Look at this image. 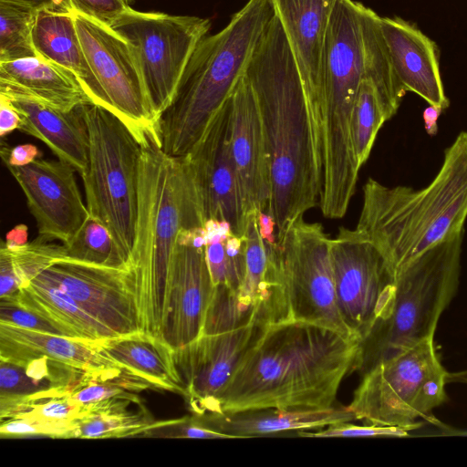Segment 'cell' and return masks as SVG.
<instances>
[{
    "label": "cell",
    "instance_id": "obj_1",
    "mask_svg": "<svg viewBox=\"0 0 467 467\" xmlns=\"http://www.w3.org/2000/svg\"><path fill=\"white\" fill-rule=\"evenodd\" d=\"M259 109L271 162L269 213L277 242L289 224L319 206L321 147L299 71L275 14L246 67Z\"/></svg>",
    "mask_w": 467,
    "mask_h": 467
},
{
    "label": "cell",
    "instance_id": "obj_2",
    "mask_svg": "<svg viewBox=\"0 0 467 467\" xmlns=\"http://www.w3.org/2000/svg\"><path fill=\"white\" fill-rule=\"evenodd\" d=\"M358 349L359 341L318 325L267 326L223 393L219 412L329 409Z\"/></svg>",
    "mask_w": 467,
    "mask_h": 467
},
{
    "label": "cell",
    "instance_id": "obj_3",
    "mask_svg": "<svg viewBox=\"0 0 467 467\" xmlns=\"http://www.w3.org/2000/svg\"><path fill=\"white\" fill-rule=\"evenodd\" d=\"M206 221L188 159L168 155L161 140L147 134L130 260L143 332L161 337L166 285L178 235L184 229L203 227Z\"/></svg>",
    "mask_w": 467,
    "mask_h": 467
},
{
    "label": "cell",
    "instance_id": "obj_4",
    "mask_svg": "<svg viewBox=\"0 0 467 467\" xmlns=\"http://www.w3.org/2000/svg\"><path fill=\"white\" fill-rule=\"evenodd\" d=\"M467 219V131L445 150L441 166L424 188L386 186L369 178L357 229L396 271L463 230Z\"/></svg>",
    "mask_w": 467,
    "mask_h": 467
},
{
    "label": "cell",
    "instance_id": "obj_5",
    "mask_svg": "<svg viewBox=\"0 0 467 467\" xmlns=\"http://www.w3.org/2000/svg\"><path fill=\"white\" fill-rule=\"evenodd\" d=\"M274 15L271 0H248L223 29L200 41L172 103L160 119L164 152L183 157L200 141L244 76Z\"/></svg>",
    "mask_w": 467,
    "mask_h": 467
},
{
    "label": "cell",
    "instance_id": "obj_6",
    "mask_svg": "<svg viewBox=\"0 0 467 467\" xmlns=\"http://www.w3.org/2000/svg\"><path fill=\"white\" fill-rule=\"evenodd\" d=\"M364 76L358 2L337 0L323 49L321 105L322 182L319 208L342 218L355 194L360 168L351 135L354 107Z\"/></svg>",
    "mask_w": 467,
    "mask_h": 467
},
{
    "label": "cell",
    "instance_id": "obj_7",
    "mask_svg": "<svg viewBox=\"0 0 467 467\" xmlns=\"http://www.w3.org/2000/svg\"><path fill=\"white\" fill-rule=\"evenodd\" d=\"M463 233L396 271L389 309L359 342L355 371L362 376L379 362L433 337L441 315L458 290Z\"/></svg>",
    "mask_w": 467,
    "mask_h": 467
},
{
    "label": "cell",
    "instance_id": "obj_8",
    "mask_svg": "<svg viewBox=\"0 0 467 467\" xmlns=\"http://www.w3.org/2000/svg\"><path fill=\"white\" fill-rule=\"evenodd\" d=\"M82 109L88 132V163L81 174L87 207L109 230L130 264L142 143L112 111L95 104Z\"/></svg>",
    "mask_w": 467,
    "mask_h": 467
},
{
    "label": "cell",
    "instance_id": "obj_9",
    "mask_svg": "<svg viewBox=\"0 0 467 467\" xmlns=\"http://www.w3.org/2000/svg\"><path fill=\"white\" fill-rule=\"evenodd\" d=\"M447 372L433 337L427 338L362 375L348 408L357 420L408 431L424 420L437 424L432 411L448 400Z\"/></svg>",
    "mask_w": 467,
    "mask_h": 467
},
{
    "label": "cell",
    "instance_id": "obj_10",
    "mask_svg": "<svg viewBox=\"0 0 467 467\" xmlns=\"http://www.w3.org/2000/svg\"><path fill=\"white\" fill-rule=\"evenodd\" d=\"M211 26L209 18L131 7L110 26L135 49L148 101L159 123L177 94L191 57Z\"/></svg>",
    "mask_w": 467,
    "mask_h": 467
},
{
    "label": "cell",
    "instance_id": "obj_11",
    "mask_svg": "<svg viewBox=\"0 0 467 467\" xmlns=\"http://www.w3.org/2000/svg\"><path fill=\"white\" fill-rule=\"evenodd\" d=\"M258 211L250 213L243 235L245 240V275L237 290L214 285L202 332L216 334L251 323L264 327L291 321L278 244L265 242L257 223Z\"/></svg>",
    "mask_w": 467,
    "mask_h": 467
},
{
    "label": "cell",
    "instance_id": "obj_12",
    "mask_svg": "<svg viewBox=\"0 0 467 467\" xmlns=\"http://www.w3.org/2000/svg\"><path fill=\"white\" fill-rule=\"evenodd\" d=\"M330 240L320 223H308L301 215L277 242L292 319L358 340L338 311Z\"/></svg>",
    "mask_w": 467,
    "mask_h": 467
},
{
    "label": "cell",
    "instance_id": "obj_13",
    "mask_svg": "<svg viewBox=\"0 0 467 467\" xmlns=\"http://www.w3.org/2000/svg\"><path fill=\"white\" fill-rule=\"evenodd\" d=\"M340 316L360 342L389 311L395 275L378 248L358 229L340 227L330 240Z\"/></svg>",
    "mask_w": 467,
    "mask_h": 467
},
{
    "label": "cell",
    "instance_id": "obj_14",
    "mask_svg": "<svg viewBox=\"0 0 467 467\" xmlns=\"http://www.w3.org/2000/svg\"><path fill=\"white\" fill-rule=\"evenodd\" d=\"M87 60L118 115L141 143L146 135L160 138L133 46L110 26L72 11Z\"/></svg>",
    "mask_w": 467,
    "mask_h": 467
},
{
    "label": "cell",
    "instance_id": "obj_15",
    "mask_svg": "<svg viewBox=\"0 0 467 467\" xmlns=\"http://www.w3.org/2000/svg\"><path fill=\"white\" fill-rule=\"evenodd\" d=\"M265 328L251 323L221 333L202 334L191 343L174 349L182 396L192 414L220 411L223 393Z\"/></svg>",
    "mask_w": 467,
    "mask_h": 467
},
{
    "label": "cell",
    "instance_id": "obj_16",
    "mask_svg": "<svg viewBox=\"0 0 467 467\" xmlns=\"http://www.w3.org/2000/svg\"><path fill=\"white\" fill-rule=\"evenodd\" d=\"M38 275L69 295L116 336L142 331L131 266L111 267L65 257Z\"/></svg>",
    "mask_w": 467,
    "mask_h": 467
},
{
    "label": "cell",
    "instance_id": "obj_17",
    "mask_svg": "<svg viewBox=\"0 0 467 467\" xmlns=\"http://www.w3.org/2000/svg\"><path fill=\"white\" fill-rule=\"evenodd\" d=\"M194 229L180 232L167 279L161 337L174 349L202 335L214 290L205 246L194 243Z\"/></svg>",
    "mask_w": 467,
    "mask_h": 467
},
{
    "label": "cell",
    "instance_id": "obj_18",
    "mask_svg": "<svg viewBox=\"0 0 467 467\" xmlns=\"http://www.w3.org/2000/svg\"><path fill=\"white\" fill-rule=\"evenodd\" d=\"M7 169L26 196L38 236L68 242L89 216L76 180L77 171L60 160L42 158Z\"/></svg>",
    "mask_w": 467,
    "mask_h": 467
},
{
    "label": "cell",
    "instance_id": "obj_19",
    "mask_svg": "<svg viewBox=\"0 0 467 467\" xmlns=\"http://www.w3.org/2000/svg\"><path fill=\"white\" fill-rule=\"evenodd\" d=\"M231 106L228 98L206 132L185 157L188 159L206 219L227 221L243 235L237 179L231 151Z\"/></svg>",
    "mask_w": 467,
    "mask_h": 467
},
{
    "label": "cell",
    "instance_id": "obj_20",
    "mask_svg": "<svg viewBox=\"0 0 467 467\" xmlns=\"http://www.w3.org/2000/svg\"><path fill=\"white\" fill-rule=\"evenodd\" d=\"M229 99L231 151L245 223L250 213L268 211L272 192L271 162L259 109L244 74Z\"/></svg>",
    "mask_w": 467,
    "mask_h": 467
},
{
    "label": "cell",
    "instance_id": "obj_21",
    "mask_svg": "<svg viewBox=\"0 0 467 467\" xmlns=\"http://www.w3.org/2000/svg\"><path fill=\"white\" fill-rule=\"evenodd\" d=\"M337 0H271L296 60L321 145L322 60Z\"/></svg>",
    "mask_w": 467,
    "mask_h": 467
},
{
    "label": "cell",
    "instance_id": "obj_22",
    "mask_svg": "<svg viewBox=\"0 0 467 467\" xmlns=\"http://www.w3.org/2000/svg\"><path fill=\"white\" fill-rule=\"evenodd\" d=\"M41 358L80 370L94 380L111 379L122 373L113 360L96 348L94 341L0 322V360L23 367Z\"/></svg>",
    "mask_w": 467,
    "mask_h": 467
},
{
    "label": "cell",
    "instance_id": "obj_23",
    "mask_svg": "<svg viewBox=\"0 0 467 467\" xmlns=\"http://www.w3.org/2000/svg\"><path fill=\"white\" fill-rule=\"evenodd\" d=\"M381 32L395 74L406 91L429 105H450L440 73L436 44L417 26L398 17H380Z\"/></svg>",
    "mask_w": 467,
    "mask_h": 467
},
{
    "label": "cell",
    "instance_id": "obj_24",
    "mask_svg": "<svg viewBox=\"0 0 467 467\" xmlns=\"http://www.w3.org/2000/svg\"><path fill=\"white\" fill-rule=\"evenodd\" d=\"M0 95L64 111L93 104L70 71L40 56L0 62Z\"/></svg>",
    "mask_w": 467,
    "mask_h": 467
},
{
    "label": "cell",
    "instance_id": "obj_25",
    "mask_svg": "<svg viewBox=\"0 0 467 467\" xmlns=\"http://www.w3.org/2000/svg\"><path fill=\"white\" fill-rule=\"evenodd\" d=\"M196 416L204 427L231 438L268 436L284 431L320 429L357 420L348 406H333L323 410L262 408L208 412Z\"/></svg>",
    "mask_w": 467,
    "mask_h": 467
},
{
    "label": "cell",
    "instance_id": "obj_26",
    "mask_svg": "<svg viewBox=\"0 0 467 467\" xmlns=\"http://www.w3.org/2000/svg\"><path fill=\"white\" fill-rule=\"evenodd\" d=\"M33 43L38 56L63 67L77 78L93 104L115 113L81 47L72 12L44 4L36 16Z\"/></svg>",
    "mask_w": 467,
    "mask_h": 467
},
{
    "label": "cell",
    "instance_id": "obj_27",
    "mask_svg": "<svg viewBox=\"0 0 467 467\" xmlns=\"http://www.w3.org/2000/svg\"><path fill=\"white\" fill-rule=\"evenodd\" d=\"M94 345L122 371L148 383L151 389L182 395L174 348L163 338L139 331L94 341Z\"/></svg>",
    "mask_w": 467,
    "mask_h": 467
},
{
    "label": "cell",
    "instance_id": "obj_28",
    "mask_svg": "<svg viewBox=\"0 0 467 467\" xmlns=\"http://www.w3.org/2000/svg\"><path fill=\"white\" fill-rule=\"evenodd\" d=\"M11 102L20 116L18 130L43 141L58 160L71 165L80 175L85 171L88 132L83 105L64 111L25 99Z\"/></svg>",
    "mask_w": 467,
    "mask_h": 467
},
{
    "label": "cell",
    "instance_id": "obj_29",
    "mask_svg": "<svg viewBox=\"0 0 467 467\" xmlns=\"http://www.w3.org/2000/svg\"><path fill=\"white\" fill-rule=\"evenodd\" d=\"M12 296L21 306L48 321L62 336L86 341L116 337L69 295L40 275Z\"/></svg>",
    "mask_w": 467,
    "mask_h": 467
},
{
    "label": "cell",
    "instance_id": "obj_30",
    "mask_svg": "<svg viewBox=\"0 0 467 467\" xmlns=\"http://www.w3.org/2000/svg\"><path fill=\"white\" fill-rule=\"evenodd\" d=\"M134 402L141 403L139 397H116L84 405L74 420V438L140 437L156 420L144 406L137 410H130V404Z\"/></svg>",
    "mask_w": 467,
    "mask_h": 467
},
{
    "label": "cell",
    "instance_id": "obj_31",
    "mask_svg": "<svg viewBox=\"0 0 467 467\" xmlns=\"http://www.w3.org/2000/svg\"><path fill=\"white\" fill-rule=\"evenodd\" d=\"M364 52L363 79L369 80L377 91L387 120L396 113L406 93L393 69L384 40L380 16L358 2Z\"/></svg>",
    "mask_w": 467,
    "mask_h": 467
},
{
    "label": "cell",
    "instance_id": "obj_32",
    "mask_svg": "<svg viewBox=\"0 0 467 467\" xmlns=\"http://www.w3.org/2000/svg\"><path fill=\"white\" fill-rule=\"evenodd\" d=\"M67 257L64 244L40 236L26 244L0 249V297L16 294L56 261Z\"/></svg>",
    "mask_w": 467,
    "mask_h": 467
},
{
    "label": "cell",
    "instance_id": "obj_33",
    "mask_svg": "<svg viewBox=\"0 0 467 467\" xmlns=\"http://www.w3.org/2000/svg\"><path fill=\"white\" fill-rule=\"evenodd\" d=\"M42 5L30 0H0V62L38 56L33 30Z\"/></svg>",
    "mask_w": 467,
    "mask_h": 467
},
{
    "label": "cell",
    "instance_id": "obj_34",
    "mask_svg": "<svg viewBox=\"0 0 467 467\" xmlns=\"http://www.w3.org/2000/svg\"><path fill=\"white\" fill-rule=\"evenodd\" d=\"M63 244L71 259L111 267L130 266L109 230L90 215Z\"/></svg>",
    "mask_w": 467,
    "mask_h": 467
},
{
    "label": "cell",
    "instance_id": "obj_35",
    "mask_svg": "<svg viewBox=\"0 0 467 467\" xmlns=\"http://www.w3.org/2000/svg\"><path fill=\"white\" fill-rule=\"evenodd\" d=\"M387 119L377 91L368 79H362L353 111L351 135L359 168L367 161L381 126Z\"/></svg>",
    "mask_w": 467,
    "mask_h": 467
},
{
    "label": "cell",
    "instance_id": "obj_36",
    "mask_svg": "<svg viewBox=\"0 0 467 467\" xmlns=\"http://www.w3.org/2000/svg\"><path fill=\"white\" fill-rule=\"evenodd\" d=\"M74 420L56 422L30 418H10L1 420L0 437L70 439L74 438Z\"/></svg>",
    "mask_w": 467,
    "mask_h": 467
},
{
    "label": "cell",
    "instance_id": "obj_37",
    "mask_svg": "<svg viewBox=\"0 0 467 467\" xmlns=\"http://www.w3.org/2000/svg\"><path fill=\"white\" fill-rule=\"evenodd\" d=\"M140 437L182 438V439H231L226 434L204 427L197 416H185L179 419L161 420L145 431Z\"/></svg>",
    "mask_w": 467,
    "mask_h": 467
},
{
    "label": "cell",
    "instance_id": "obj_38",
    "mask_svg": "<svg viewBox=\"0 0 467 467\" xmlns=\"http://www.w3.org/2000/svg\"><path fill=\"white\" fill-rule=\"evenodd\" d=\"M299 437H407L409 431L394 426L379 425H355L348 422H341L320 428L318 431H309L303 430L296 431Z\"/></svg>",
    "mask_w": 467,
    "mask_h": 467
},
{
    "label": "cell",
    "instance_id": "obj_39",
    "mask_svg": "<svg viewBox=\"0 0 467 467\" xmlns=\"http://www.w3.org/2000/svg\"><path fill=\"white\" fill-rule=\"evenodd\" d=\"M0 322L62 336L48 321L21 306L13 296L0 297Z\"/></svg>",
    "mask_w": 467,
    "mask_h": 467
},
{
    "label": "cell",
    "instance_id": "obj_40",
    "mask_svg": "<svg viewBox=\"0 0 467 467\" xmlns=\"http://www.w3.org/2000/svg\"><path fill=\"white\" fill-rule=\"evenodd\" d=\"M73 10L111 26L130 8L125 0H70Z\"/></svg>",
    "mask_w": 467,
    "mask_h": 467
},
{
    "label": "cell",
    "instance_id": "obj_41",
    "mask_svg": "<svg viewBox=\"0 0 467 467\" xmlns=\"http://www.w3.org/2000/svg\"><path fill=\"white\" fill-rule=\"evenodd\" d=\"M205 257L214 285H224L234 290L231 268L225 252V241L205 244Z\"/></svg>",
    "mask_w": 467,
    "mask_h": 467
},
{
    "label": "cell",
    "instance_id": "obj_42",
    "mask_svg": "<svg viewBox=\"0 0 467 467\" xmlns=\"http://www.w3.org/2000/svg\"><path fill=\"white\" fill-rule=\"evenodd\" d=\"M1 157L6 167L26 166L41 157L36 145L21 144L15 147L2 146Z\"/></svg>",
    "mask_w": 467,
    "mask_h": 467
},
{
    "label": "cell",
    "instance_id": "obj_43",
    "mask_svg": "<svg viewBox=\"0 0 467 467\" xmlns=\"http://www.w3.org/2000/svg\"><path fill=\"white\" fill-rule=\"evenodd\" d=\"M20 116L13 103L7 98L0 95V136L3 138L11 131L17 130Z\"/></svg>",
    "mask_w": 467,
    "mask_h": 467
},
{
    "label": "cell",
    "instance_id": "obj_44",
    "mask_svg": "<svg viewBox=\"0 0 467 467\" xmlns=\"http://www.w3.org/2000/svg\"><path fill=\"white\" fill-rule=\"evenodd\" d=\"M257 223L262 238L270 244H277L276 234H275L276 227L275 219L269 213L258 211Z\"/></svg>",
    "mask_w": 467,
    "mask_h": 467
},
{
    "label": "cell",
    "instance_id": "obj_45",
    "mask_svg": "<svg viewBox=\"0 0 467 467\" xmlns=\"http://www.w3.org/2000/svg\"><path fill=\"white\" fill-rule=\"evenodd\" d=\"M27 236V226L26 224H18L6 234L5 241H3V243L8 247L20 246L28 243Z\"/></svg>",
    "mask_w": 467,
    "mask_h": 467
},
{
    "label": "cell",
    "instance_id": "obj_46",
    "mask_svg": "<svg viewBox=\"0 0 467 467\" xmlns=\"http://www.w3.org/2000/svg\"><path fill=\"white\" fill-rule=\"evenodd\" d=\"M442 109L430 105L427 107L422 114L424 127L429 135H436L438 132V119Z\"/></svg>",
    "mask_w": 467,
    "mask_h": 467
},
{
    "label": "cell",
    "instance_id": "obj_47",
    "mask_svg": "<svg viewBox=\"0 0 467 467\" xmlns=\"http://www.w3.org/2000/svg\"><path fill=\"white\" fill-rule=\"evenodd\" d=\"M446 382L451 383H463L467 384V369L458 372H447Z\"/></svg>",
    "mask_w": 467,
    "mask_h": 467
},
{
    "label": "cell",
    "instance_id": "obj_48",
    "mask_svg": "<svg viewBox=\"0 0 467 467\" xmlns=\"http://www.w3.org/2000/svg\"><path fill=\"white\" fill-rule=\"evenodd\" d=\"M51 6L57 10L72 12L73 7L70 0H48Z\"/></svg>",
    "mask_w": 467,
    "mask_h": 467
},
{
    "label": "cell",
    "instance_id": "obj_49",
    "mask_svg": "<svg viewBox=\"0 0 467 467\" xmlns=\"http://www.w3.org/2000/svg\"><path fill=\"white\" fill-rule=\"evenodd\" d=\"M30 1L36 2V3L40 4V5H44V4H47L48 3V0H30Z\"/></svg>",
    "mask_w": 467,
    "mask_h": 467
},
{
    "label": "cell",
    "instance_id": "obj_50",
    "mask_svg": "<svg viewBox=\"0 0 467 467\" xmlns=\"http://www.w3.org/2000/svg\"><path fill=\"white\" fill-rule=\"evenodd\" d=\"M125 1L129 4V3H130V1H132V0H125Z\"/></svg>",
    "mask_w": 467,
    "mask_h": 467
}]
</instances>
